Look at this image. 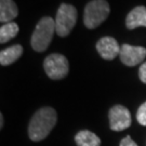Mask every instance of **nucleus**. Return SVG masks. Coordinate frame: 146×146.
Listing matches in <instances>:
<instances>
[{"mask_svg":"<svg viewBox=\"0 0 146 146\" xmlns=\"http://www.w3.org/2000/svg\"><path fill=\"white\" fill-rule=\"evenodd\" d=\"M58 121L56 111L52 107H42L37 110L28 125V135L31 141L39 142L47 137Z\"/></svg>","mask_w":146,"mask_h":146,"instance_id":"obj_1","label":"nucleus"},{"mask_svg":"<svg viewBox=\"0 0 146 146\" xmlns=\"http://www.w3.org/2000/svg\"><path fill=\"white\" fill-rule=\"evenodd\" d=\"M55 33V20L50 16H43L38 22L31 38V46L36 52H43L52 41Z\"/></svg>","mask_w":146,"mask_h":146,"instance_id":"obj_2","label":"nucleus"},{"mask_svg":"<svg viewBox=\"0 0 146 146\" xmlns=\"http://www.w3.org/2000/svg\"><path fill=\"white\" fill-rule=\"evenodd\" d=\"M110 5L106 0H91L87 3L84 12V23L89 29L99 27L108 17Z\"/></svg>","mask_w":146,"mask_h":146,"instance_id":"obj_3","label":"nucleus"},{"mask_svg":"<svg viewBox=\"0 0 146 146\" xmlns=\"http://www.w3.org/2000/svg\"><path fill=\"white\" fill-rule=\"evenodd\" d=\"M77 9L73 5L62 3L55 16V33L60 37H67L77 23Z\"/></svg>","mask_w":146,"mask_h":146,"instance_id":"obj_4","label":"nucleus"},{"mask_svg":"<svg viewBox=\"0 0 146 146\" xmlns=\"http://www.w3.org/2000/svg\"><path fill=\"white\" fill-rule=\"evenodd\" d=\"M43 68L49 78L60 80L68 75L69 64L64 55L60 53H52L46 58L43 62Z\"/></svg>","mask_w":146,"mask_h":146,"instance_id":"obj_5","label":"nucleus"},{"mask_svg":"<svg viewBox=\"0 0 146 146\" xmlns=\"http://www.w3.org/2000/svg\"><path fill=\"white\" fill-rule=\"evenodd\" d=\"M110 125L114 131H122L131 125L132 119L129 110L122 105H115L110 110Z\"/></svg>","mask_w":146,"mask_h":146,"instance_id":"obj_6","label":"nucleus"},{"mask_svg":"<svg viewBox=\"0 0 146 146\" xmlns=\"http://www.w3.org/2000/svg\"><path fill=\"white\" fill-rule=\"evenodd\" d=\"M146 56V49L144 47H136L131 44H122L120 49L119 58L125 66H136L141 64Z\"/></svg>","mask_w":146,"mask_h":146,"instance_id":"obj_7","label":"nucleus"},{"mask_svg":"<svg viewBox=\"0 0 146 146\" xmlns=\"http://www.w3.org/2000/svg\"><path fill=\"white\" fill-rule=\"evenodd\" d=\"M120 49L118 42L113 37H103L96 43V50L99 54L107 61H111L119 55Z\"/></svg>","mask_w":146,"mask_h":146,"instance_id":"obj_8","label":"nucleus"},{"mask_svg":"<svg viewBox=\"0 0 146 146\" xmlns=\"http://www.w3.org/2000/svg\"><path fill=\"white\" fill-rule=\"evenodd\" d=\"M125 26L128 29H134L136 27H146V7L139 5L129 12L125 19Z\"/></svg>","mask_w":146,"mask_h":146,"instance_id":"obj_9","label":"nucleus"},{"mask_svg":"<svg viewBox=\"0 0 146 146\" xmlns=\"http://www.w3.org/2000/svg\"><path fill=\"white\" fill-rule=\"evenodd\" d=\"M19 14L17 5L13 0H0V22L10 23L13 22Z\"/></svg>","mask_w":146,"mask_h":146,"instance_id":"obj_10","label":"nucleus"},{"mask_svg":"<svg viewBox=\"0 0 146 146\" xmlns=\"http://www.w3.org/2000/svg\"><path fill=\"white\" fill-rule=\"evenodd\" d=\"M23 54V48L21 44H14L2 50L0 52V64L2 66H8L16 62Z\"/></svg>","mask_w":146,"mask_h":146,"instance_id":"obj_11","label":"nucleus"},{"mask_svg":"<svg viewBox=\"0 0 146 146\" xmlns=\"http://www.w3.org/2000/svg\"><path fill=\"white\" fill-rule=\"evenodd\" d=\"M75 141L78 146H100L101 140L96 134L88 130L78 132L75 136Z\"/></svg>","mask_w":146,"mask_h":146,"instance_id":"obj_12","label":"nucleus"},{"mask_svg":"<svg viewBox=\"0 0 146 146\" xmlns=\"http://www.w3.org/2000/svg\"><path fill=\"white\" fill-rule=\"evenodd\" d=\"M19 31H20L19 25L14 22L3 24L0 28V42L5 43V42L10 41L11 39H13L17 35Z\"/></svg>","mask_w":146,"mask_h":146,"instance_id":"obj_13","label":"nucleus"},{"mask_svg":"<svg viewBox=\"0 0 146 146\" xmlns=\"http://www.w3.org/2000/svg\"><path fill=\"white\" fill-rule=\"evenodd\" d=\"M136 119L140 125H146V102L139 107L137 113H136Z\"/></svg>","mask_w":146,"mask_h":146,"instance_id":"obj_14","label":"nucleus"},{"mask_svg":"<svg viewBox=\"0 0 146 146\" xmlns=\"http://www.w3.org/2000/svg\"><path fill=\"white\" fill-rule=\"evenodd\" d=\"M139 77L143 84H146V62L143 63L139 69Z\"/></svg>","mask_w":146,"mask_h":146,"instance_id":"obj_15","label":"nucleus"},{"mask_svg":"<svg viewBox=\"0 0 146 146\" xmlns=\"http://www.w3.org/2000/svg\"><path fill=\"white\" fill-rule=\"evenodd\" d=\"M120 146H137L135 142L131 139L130 136H125V139H122L120 142Z\"/></svg>","mask_w":146,"mask_h":146,"instance_id":"obj_16","label":"nucleus"},{"mask_svg":"<svg viewBox=\"0 0 146 146\" xmlns=\"http://www.w3.org/2000/svg\"><path fill=\"white\" fill-rule=\"evenodd\" d=\"M3 127V116L2 114H0V128Z\"/></svg>","mask_w":146,"mask_h":146,"instance_id":"obj_17","label":"nucleus"}]
</instances>
